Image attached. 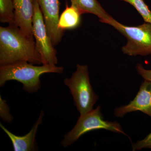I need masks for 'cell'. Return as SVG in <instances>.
I'll return each instance as SVG.
<instances>
[{
	"mask_svg": "<svg viewBox=\"0 0 151 151\" xmlns=\"http://www.w3.org/2000/svg\"><path fill=\"white\" fill-rule=\"evenodd\" d=\"M21 61L42 64L34 39L26 35L15 25L0 27V65Z\"/></svg>",
	"mask_w": 151,
	"mask_h": 151,
	"instance_id": "obj_1",
	"label": "cell"
},
{
	"mask_svg": "<svg viewBox=\"0 0 151 151\" xmlns=\"http://www.w3.org/2000/svg\"><path fill=\"white\" fill-rule=\"evenodd\" d=\"M33 64L21 61L0 65V86L2 87L7 81L15 80L23 84V89L25 92L35 93L41 87V75L46 73L61 74L64 70L62 66H36Z\"/></svg>",
	"mask_w": 151,
	"mask_h": 151,
	"instance_id": "obj_2",
	"label": "cell"
},
{
	"mask_svg": "<svg viewBox=\"0 0 151 151\" xmlns=\"http://www.w3.org/2000/svg\"><path fill=\"white\" fill-rule=\"evenodd\" d=\"M63 82L69 88L80 115L93 110L99 96L94 92L90 83L88 65L77 64L71 77L65 78Z\"/></svg>",
	"mask_w": 151,
	"mask_h": 151,
	"instance_id": "obj_3",
	"label": "cell"
},
{
	"mask_svg": "<svg viewBox=\"0 0 151 151\" xmlns=\"http://www.w3.org/2000/svg\"><path fill=\"white\" fill-rule=\"evenodd\" d=\"M100 129L108 130L127 136L121 125L118 122L104 120L101 113V107L98 105L96 109H93L84 115H80L75 126L72 130L64 135L60 144L63 147H67L76 142L84 134L91 131Z\"/></svg>",
	"mask_w": 151,
	"mask_h": 151,
	"instance_id": "obj_4",
	"label": "cell"
},
{
	"mask_svg": "<svg viewBox=\"0 0 151 151\" xmlns=\"http://www.w3.org/2000/svg\"><path fill=\"white\" fill-rule=\"evenodd\" d=\"M127 39L122 51L129 56L151 55V24L145 22L138 26H128L115 20L112 25Z\"/></svg>",
	"mask_w": 151,
	"mask_h": 151,
	"instance_id": "obj_5",
	"label": "cell"
},
{
	"mask_svg": "<svg viewBox=\"0 0 151 151\" xmlns=\"http://www.w3.org/2000/svg\"><path fill=\"white\" fill-rule=\"evenodd\" d=\"M33 34L35 39L36 46L42 59V65L56 66L58 63L56 50L47 33L40 6L36 0H33Z\"/></svg>",
	"mask_w": 151,
	"mask_h": 151,
	"instance_id": "obj_6",
	"label": "cell"
},
{
	"mask_svg": "<svg viewBox=\"0 0 151 151\" xmlns=\"http://www.w3.org/2000/svg\"><path fill=\"white\" fill-rule=\"evenodd\" d=\"M40 6L47 31L54 47L61 41L64 31L58 28L59 0H36Z\"/></svg>",
	"mask_w": 151,
	"mask_h": 151,
	"instance_id": "obj_7",
	"label": "cell"
},
{
	"mask_svg": "<svg viewBox=\"0 0 151 151\" xmlns=\"http://www.w3.org/2000/svg\"><path fill=\"white\" fill-rule=\"evenodd\" d=\"M140 111L151 117V81L145 80L135 98L126 105L115 109L114 115L123 118L125 114Z\"/></svg>",
	"mask_w": 151,
	"mask_h": 151,
	"instance_id": "obj_8",
	"label": "cell"
},
{
	"mask_svg": "<svg viewBox=\"0 0 151 151\" xmlns=\"http://www.w3.org/2000/svg\"><path fill=\"white\" fill-rule=\"evenodd\" d=\"M15 25L24 34L34 39L33 34V0H13Z\"/></svg>",
	"mask_w": 151,
	"mask_h": 151,
	"instance_id": "obj_9",
	"label": "cell"
},
{
	"mask_svg": "<svg viewBox=\"0 0 151 151\" xmlns=\"http://www.w3.org/2000/svg\"><path fill=\"white\" fill-rule=\"evenodd\" d=\"M44 111L42 110L39 117L31 130L24 136H18L14 134L9 131L1 123L0 127L10 139L14 151H35L37 150V147L36 142V135L38 128L43 121Z\"/></svg>",
	"mask_w": 151,
	"mask_h": 151,
	"instance_id": "obj_10",
	"label": "cell"
},
{
	"mask_svg": "<svg viewBox=\"0 0 151 151\" xmlns=\"http://www.w3.org/2000/svg\"><path fill=\"white\" fill-rule=\"evenodd\" d=\"M71 5L78 9L82 14H92L98 17L99 21L111 25L115 19L103 8L97 0H70Z\"/></svg>",
	"mask_w": 151,
	"mask_h": 151,
	"instance_id": "obj_11",
	"label": "cell"
},
{
	"mask_svg": "<svg viewBox=\"0 0 151 151\" xmlns=\"http://www.w3.org/2000/svg\"><path fill=\"white\" fill-rule=\"evenodd\" d=\"M81 15L78 9L71 5L68 6L66 3L65 10L59 17L58 28L64 32L77 28L81 24Z\"/></svg>",
	"mask_w": 151,
	"mask_h": 151,
	"instance_id": "obj_12",
	"label": "cell"
},
{
	"mask_svg": "<svg viewBox=\"0 0 151 151\" xmlns=\"http://www.w3.org/2000/svg\"><path fill=\"white\" fill-rule=\"evenodd\" d=\"M0 22L16 25L13 0H0Z\"/></svg>",
	"mask_w": 151,
	"mask_h": 151,
	"instance_id": "obj_13",
	"label": "cell"
},
{
	"mask_svg": "<svg viewBox=\"0 0 151 151\" xmlns=\"http://www.w3.org/2000/svg\"><path fill=\"white\" fill-rule=\"evenodd\" d=\"M132 5L143 18L145 22L151 24V11L144 0H120Z\"/></svg>",
	"mask_w": 151,
	"mask_h": 151,
	"instance_id": "obj_14",
	"label": "cell"
},
{
	"mask_svg": "<svg viewBox=\"0 0 151 151\" xmlns=\"http://www.w3.org/2000/svg\"><path fill=\"white\" fill-rule=\"evenodd\" d=\"M0 118L4 122L11 123L13 120V117L10 113L9 106L6 101L0 96Z\"/></svg>",
	"mask_w": 151,
	"mask_h": 151,
	"instance_id": "obj_15",
	"label": "cell"
},
{
	"mask_svg": "<svg viewBox=\"0 0 151 151\" xmlns=\"http://www.w3.org/2000/svg\"><path fill=\"white\" fill-rule=\"evenodd\" d=\"M132 150L136 151L144 148L151 149V133L142 140L132 144Z\"/></svg>",
	"mask_w": 151,
	"mask_h": 151,
	"instance_id": "obj_16",
	"label": "cell"
},
{
	"mask_svg": "<svg viewBox=\"0 0 151 151\" xmlns=\"http://www.w3.org/2000/svg\"><path fill=\"white\" fill-rule=\"evenodd\" d=\"M136 70L139 75L145 80L151 81V70L145 69L141 63H138L136 66Z\"/></svg>",
	"mask_w": 151,
	"mask_h": 151,
	"instance_id": "obj_17",
	"label": "cell"
}]
</instances>
